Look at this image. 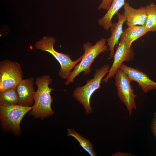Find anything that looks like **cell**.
Masks as SVG:
<instances>
[{
  "mask_svg": "<svg viewBox=\"0 0 156 156\" xmlns=\"http://www.w3.org/2000/svg\"><path fill=\"white\" fill-rule=\"evenodd\" d=\"M119 68L127 74L131 81L136 82L144 92L147 93L156 89V82L150 79L146 74L138 69L128 66L123 63Z\"/></svg>",
  "mask_w": 156,
  "mask_h": 156,
  "instance_id": "9",
  "label": "cell"
},
{
  "mask_svg": "<svg viewBox=\"0 0 156 156\" xmlns=\"http://www.w3.org/2000/svg\"><path fill=\"white\" fill-rule=\"evenodd\" d=\"M32 109V106L0 104V117L3 131H11L15 135H19L21 133V122L24 115Z\"/></svg>",
  "mask_w": 156,
  "mask_h": 156,
  "instance_id": "5",
  "label": "cell"
},
{
  "mask_svg": "<svg viewBox=\"0 0 156 156\" xmlns=\"http://www.w3.org/2000/svg\"><path fill=\"white\" fill-rule=\"evenodd\" d=\"M134 55L133 48L128 47L123 40L120 39L116 47L113 63L107 75L103 78L102 82H107L110 78L114 76L123 62L133 60Z\"/></svg>",
  "mask_w": 156,
  "mask_h": 156,
  "instance_id": "8",
  "label": "cell"
},
{
  "mask_svg": "<svg viewBox=\"0 0 156 156\" xmlns=\"http://www.w3.org/2000/svg\"><path fill=\"white\" fill-rule=\"evenodd\" d=\"M34 82L33 77L22 79L16 87L18 99V105L27 107L32 105L35 93Z\"/></svg>",
  "mask_w": 156,
  "mask_h": 156,
  "instance_id": "10",
  "label": "cell"
},
{
  "mask_svg": "<svg viewBox=\"0 0 156 156\" xmlns=\"http://www.w3.org/2000/svg\"><path fill=\"white\" fill-rule=\"evenodd\" d=\"M55 42L54 37L44 36L36 42L35 46L37 49L48 52L53 56L60 65L58 72L59 75L63 79H67L73 68L81 61L83 55L75 61H73L69 54L60 53L54 49Z\"/></svg>",
  "mask_w": 156,
  "mask_h": 156,
  "instance_id": "4",
  "label": "cell"
},
{
  "mask_svg": "<svg viewBox=\"0 0 156 156\" xmlns=\"http://www.w3.org/2000/svg\"><path fill=\"white\" fill-rule=\"evenodd\" d=\"M52 81L50 76L47 75L39 77L36 79L35 83L38 89L34 96V104L29 112V114L35 118L43 119L54 113L51 108L53 99L50 93L55 90L49 87Z\"/></svg>",
  "mask_w": 156,
  "mask_h": 156,
  "instance_id": "1",
  "label": "cell"
},
{
  "mask_svg": "<svg viewBox=\"0 0 156 156\" xmlns=\"http://www.w3.org/2000/svg\"><path fill=\"white\" fill-rule=\"evenodd\" d=\"M148 32L145 25L128 26L123 31L120 39L123 40L128 47H131L134 41Z\"/></svg>",
  "mask_w": 156,
  "mask_h": 156,
  "instance_id": "13",
  "label": "cell"
},
{
  "mask_svg": "<svg viewBox=\"0 0 156 156\" xmlns=\"http://www.w3.org/2000/svg\"><path fill=\"white\" fill-rule=\"evenodd\" d=\"M110 66L105 64L101 68L96 69L94 77L86 81V83L82 86H78L73 91V97L83 106L86 113L89 115L93 112L90 100L93 93L101 87V83L104 76L109 72Z\"/></svg>",
  "mask_w": 156,
  "mask_h": 156,
  "instance_id": "3",
  "label": "cell"
},
{
  "mask_svg": "<svg viewBox=\"0 0 156 156\" xmlns=\"http://www.w3.org/2000/svg\"><path fill=\"white\" fill-rule=\"evenodd\" d=\"M106 39L102 38L94 45L89 41L83 44V58L79 64L75 66L74 70L67 79L65 85L73 83L75 78L82 72H84V75L90 73L91 65L97 55L101 53L109 51L108 46L106 44Z\"/></svg>",
  "mask_w": 156,
  "mask_h": 156,
  "instance_id": "2",
  "label": "cell"
},
{
  "mask_svg": "<svg viewBox=\"0 0 156 156\" xmlns=\"http://www.w3.org/2000/svg\"><path fill=\"white\" fill-rule=\"evenodd\" d=\"M151 132L156 139V112L154 114L150 126Z\"/></svg>",
  "mask_w": 156,
  "mask_h": 156,
  "instance_id": "19",
  "label": "cell"
},
{
  "mask_svg": "<svg viewBox=\"0 0 156 156\" xmlns=\"http://www.w3.org/2000/svg\"><path fill=\"white\" fill-rule=\"evenodd\" d=\"M23 71L18 62L8 60L0 62V91L16 88L22 80Z\"/></svg>",
  "mask_w": 156,
  "mask_h": 156,
  "instance_id": "7",
  "label": "cell"
},
{
  "mask_svg": "<svg viewBox=\"0 0 156 156\" xmlns=\"http://www.w3.org/2000/svg\"><path fill=\"white\" fill-rule=\"evenodd\" d=\"M18 99L16 88H11L0 91V104L7 105L18 104Z\"/></svg>",
  "mask_w": 156,
  "mask_h": 156,
  "instance_id": "16",
  "label": "cell"
},
{
  "mask_svg": "<svg viewBox=\"0 0 156 156\" xmlns=\"http://www.w3.org/2000/svg\"><path fill=\"white\" fill-rule=\"evenodd\" d=\"M116 14L118 18V22L112 23L110 28L111 35L107 40V46L110 51L109 57L111 59L114 57V47L118 43L123 32V24L126 21V18L122 14L118 12Z\"/></svg>",
  "mask_w": 156,
  "mask_h": 156,
  "instance_id": "12",
  "label": "cell"
},
{
  "mask_svg": "<svg viewBox=\"0 0 156 156\" xmlns=\"http://www.w3.org/2000/svg\"><path fill=\"white\" fill-rule=\"evenodd\" d=\"M125 0H113L109 9L105 15L99 19V25L102 27L104 29L108 30L111 27L112 19L114 16L116 14L120 8L124 6Z\"/></svg>",
  "mask_w": 156,
  "mask_h": 156,
  "instance_id": "14",
  "label": "cell"
},
{
  "mask_svg": "<svg viewBox=\"0 0 156 156\" xmlns=\"http://www.w3.org/2000/svg\"><path fill=\"white\" fill-rule=\"evenodd\" d=\"M68 136L74 138L79 142L81 147L90 156H96V153L94 149V145L88 139L81 136L73 129H67Z\"/></svg>",
  "mask_w": 156,
  "mask_h": 156,
  "instance_id": "15",
  "label": "cell"
},
{
  "mask_svg": "<svg viewBox=\"0 0 156 156\" xmlns=\"http://www.w3.org/2000/svg\"><path fill=\"white\" fill-rule=\"evenodd\" d=\"M132 155V154L131 153H121V152H118L116 153L113 154L112 156H129L131 155Z\"/></svg>",
  "mask_w": 156,
  "mask_h": 156,
  "instance_id": "20",
  "label": "cell"
},
{
  "mask_svg": "<svg viewBox=\"0 0 156 156\" xmlns=\"http://www.w3.org/2000/svg\"><path fill=\"white\" fill-rule=\"evenodd\" d=\"M145 6L146 19L144 25L148 31L156 32V4L151 3Z\"/></svg>",
  "mask_w": 156,
  "mask_h": 156,
  "instance_id": "17",
  "label": "cell"
},
{
  "mask_svg": "<svg viewBox=\"0 0 156 156\" xmlns=\"http://www.w3.org/2000/svg\"><path fill=\"white\" fill-rule=\"evenodd\" d=\"M123 8L122 14L126 18V23L128 26L145 25L146 19L145 6L136 9L131 6L128 2H125Z\"/></svg>",
  "mask_w": 156,
  "mask_h": 156,
  "instance_id": "11",
  "label": "cell"
},
{
  "mask_svg": "<svg viewBox=\"0 0 156 156\" xmlns=\"http://www.w3.org/2000/svg\"><path fill=\"white\" fill-rule=\"evenodd\" d=\"M113 0H102L101 3L99 5L98 10H105L107 11L109 9Z\"/></svg>",
  "mask_w": 156,
  "mask_h": 156,
  "instance_id": "18",
  "label": "cell"
},
{
  "mask_svg": "<svg viewBox=\"0 0 156 156\" xmlns=\"http://www.w3.org/2000/svg\"><path fill=\"white\" fill-rule=\"evenodd\" d=\"M114 77L118 97L125 105L130 116L132 110L136 108L135 99L137 96L133 93L134 89L131 84V81L127 74L120 68Z\"/></svg>",
  "mask_w": 156,
  "mask_h": 156,
  "instance_id": "6",
  "label": "cell"
}]
</instances>
